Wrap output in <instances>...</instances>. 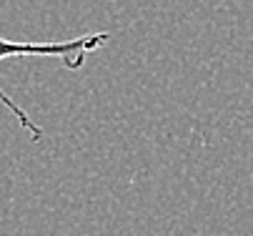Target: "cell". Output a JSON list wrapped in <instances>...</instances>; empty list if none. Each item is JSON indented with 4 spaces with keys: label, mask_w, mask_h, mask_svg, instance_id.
<instances>
[{
    "label": "cell",
    "mask_w": 253,
    "mask_h": 236,
    "mask_svg": "<svg viewBox=\"0 0 253 236\" xmlns=\"http://www.w3.org/2000/svg\"><path fill=\"white\" fill-rule=\"evenodd\" d=\"M111 36L108 33H88V36H78V38H70V41H50V43H33V41H10L0 36V60H8V58H55L60 60L65 68L70 71H78L81 65L85 63V58L95 50H100ZM0 103H3L10 116L30 133L33 141H41L43 139V131L35 126V121L15 103V100L0 88Z\"/></svg>",
    "instance_id": "obj_1"
}]
</instances>
